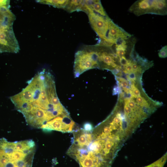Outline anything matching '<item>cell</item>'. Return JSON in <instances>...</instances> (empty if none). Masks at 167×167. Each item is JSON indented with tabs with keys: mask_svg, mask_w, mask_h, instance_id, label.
Wrapping results in <instances>:
<instances>
[{
	"mask_svg": "<svg viewBox=\"0 0 167 167\" xmlns=\"http://www.w3.org/2000/svg\"><path fill=\"white\" fill-rule=\"evenodd\" d=\"M72 133L66 154L80 167H111L124 145L109 126L103 122L91 130L78 128Z\"/></svg>",
	"mask_w": 167,
	"mask_h": 167,
	"instance_id": "cell-1",
	"label": "cell"
},
{
	"mask_svg": "<svg viewBox=\"0 0 167 167\" xmlns=\"http://www.w3.org/2000/svg\"><path fill=\"white\" fill-rule=\"evenodd\" d=\"M28 84L31 96L27 103L47 111L53 118L68 113L63 106L58 107L53 104L58 97L54 81L50 73L44 69L28 81Z\"/></svg>",
	"mask_w": 167,
	"mask_h": 167,
	"instance_id": "cell-2",
	"label": "cell"
},
{
	"mask_svg": "<svg viewBox=\"0 0 167 167\" xmlns=\"http://www.w3.org/2000/svg\"><path fill=\"white\" fill-rule=\"evenodd\" d=\"M36 145L32 139L10 142L0 139V167H32Z\"/></svg>",
	"mask_w": 167,
	"mask_h": 167,
	"instance_id": "cell-3",
	"label": "cell"
},
{
	"mask_svg": "<svg viewBox=\"0 0 167 167\" xmlns=\"http://www.w3.org/2000/svg\"><path fill=\"white\" fill-rule=\"evenodd\" d=\"M16 17L10 8L0 7V53L6 52L12 42L13 24Z\"/></svg>",
	"mask_w": 167,
	"mask_h": 167,
	"instance_id": "cell-4",
	"label": "cell"
},
{
	"mask_svg": "<svg viewBox=\"0 0 167 167\" xmlns=\"http://www.w3.org/2000/svg\"><path fill=\"white\" fill-rule=\"evenodd\" d=\"M94 45L86 46L75 53L74 67L75 77L88 70L98 68V55Z\"/></svg>",
	"mask_w": 167,
	"mask_h": 167,
	"instance_id": "cell-5",
	"label": "cell"
},
{
	"mask_svg": "<svg viewBox=\"0 0 167 167\" xmlns=\"http://www.w3.org/2000/svg\"><path fill=\"white\" fill-rule=\"evenodd\" d=\"M167 5V1L165 0H138L130 7L129 11L138 16L146 14L166 15Z\"/></svg>",
	"mask_w": 167,
	"mask_h": 167,
	"instance_id": "cell-6",
	"label": "cell"
},
{
	"mask_svg": "<svg viewBox=\"0 0 167 167\" xmlns=\"http://www.w3.org/2000/svg\"><path fill=\"white\" fill-rule=\"evenodd\" d=\"M40 128L44 131L53 130L66 133L73 132L78 128L69 114L57 117L47 122Z\"/></svg>",
	"mask_w": 167,
	"mask_h": 167,
	"instance_id": "cell-7",
	"label": "cell"
},
{
	"mask_svg": "<svg viewBox=\"0 0 167 167\" xmlns=\"http://www.w3.org/2000/svg\"><path fill=\"white\" fill-rule=\"evenodd\" d=\"M86 13L88 15L91 26L101 40L105 38L111 19L108 16H104L93 11L86 6Z\"/></svg>",
	"mask_w": 167,
	"mask_h": 167,
	"instance_id": "cell-8",
	"label": "cell"
},
{
	"mask_svg": "<svg viewBox=\"0 0 167 167\" xmlns=\"http://www.w3.org/2000/svg\"><path fill=\"white\" fill-rule=\"evenodd\" d=\"M84 2L93 11L104 16H108L100 0H84Z\"/></svg>",
	"mask_w": 167,
	"mask_h": 167,
	"instance_id": "cell-9",
	"label": "cell"
},
{
	"mask_svg": "<svg viewBox=\"0 0 167 167\" xmlns=\"http://www.w3.org/2000/svg\"><path fill=\"white\" fill-rule=\"evenodd\" d=\"M84 3V0H69L64 9L70 12L75 11H83Z\"/></svg>",
	"mask_w": 167,
	"mask_h": 167,
	"instance_id": "cell-10",
	"label": "cell"
},
{
	"mask_svg": "<svg viewBox=\"0 0 167 167\" xmlns=\"http://www.w3.org/2000/svg\"><path fill=\"white\" fill-rule=\"evenodd\" d=\"M69 0H36V2L43 4H45L52 6L58 8L64 9L67 4Z\"/></svg>",
	"mask_w": 167,
	"mask_h": 167,
	"instance_id": "cell-11",
	"label": "cell"
},
{
	"mask_svg": "<svg viewBox=\"0 0 167 167\" xmlns=\"http://www.w3.org/2000/svg\"><path fill=\"white\" fill-rule=\"evenodd\" d=\"M158 56L161 58H165L167 57V46L165 45L162 47L159 50Z\"/></svg>",
	"mask_w": 167,
	"mask_h": 167,
	"instance_id": "cell-12",
	"label": "cell"
},
{
	"mask_svg": "<svg viewBox=\"0 0 167 167\" xmlns=\"http://www.w3.org/2000/svg\"><path fill=\"white\" fill-rule=\"evenodd\" d=\"M93 128L91 124L87 123L84 125L83 129L87 131H90L92 130Z\"/></svg>",
	"mask_w": 167,
	"mask_h": 167,
	"instance_id": "cell-13",
	"label": "cell"
}]
</instances>
